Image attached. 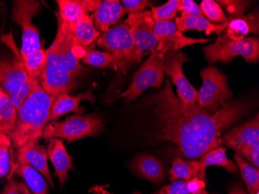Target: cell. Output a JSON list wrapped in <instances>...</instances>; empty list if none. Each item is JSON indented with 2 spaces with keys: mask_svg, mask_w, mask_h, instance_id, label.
Masks as SVG:
<instances>
[{
  "mask_svg": "<svg viewBox=\"0 0 259 194\" xmlns=\"http://www.w3.org/2000/svg\"><path fill=\"white\" fill-rule=\"evenodd\" d=\"M203 52L209 63H228L237 56H242L246 62L254 63L258 61L259 41L256 37L233 40L224 33L220 35L215 43L205 47Z\"/></svg>",
  "mask_w": 259,
  "mask_h": 194,
  "instance_id": "obj_4",
  "label": "cell"
},
{
  "mask_svg": "<svg viewBox=\"0 0 259 194\" xmlns=\"http://www.w3.org/2000/svg\"><path fill=\"white\" fill-rule=\"evenodd\" d=\"M176 27L179 31L185 32L186 30H196L199 31H205L206 34L216 33L221 35L226 30L228 24H215L211 23L204 16H188L183 15L176 17Z\"/></svg>",
  "mask_w": 259,
  "mask_h": 194,
  "instance_id": "obj_23",
  "label": "cell"
},
{
  "mask_svg": "<svg viewBox=\"0 0 259 194\" xmlns=\"http://www.w3.org/2000/svg\"><path fill=\"white\" fill-rule=\"evenodd\" d=\"M48 158L52 162L58 176L61 187H64L68 179V172L75 170L72 164V157L68 154L63 140L59 138L47 139Z\"/></svg>",
  "mask_w": 259,
  "mask_h": 194,
  "instance_id": "obj_17",
  "label": "cell"
},
{
  "mask_svg": "<svg viewBox=\"0 0 259 194\" xmlns=\"http://www.w3.org/2000/svg\"><path fill=\"white\" fill-rule=\"evenodd\" d=\"M186 62L187 57L182 52H170L164 55V71L176 86L177 99L183 106H192L198 101L197 90L183 73V65Z\"/></svg>",
  "mask_w": 259,
  "mask_h": 194,
  "instance_id": "obj_11",
  "label": "cell"
},
{
  "mask_svg": "<svg viewBox=\"0 0 259 194\" xmlns=\"http://www.w3.org/2000/svg\"><path fill=\"white\" fill-rule=\"evenodd\" d=\"M12 141L9 135L0 134V178L8 176L10 171Z\"/></svg>",
  "mask_w": 259,
  "mask_h": 194,
  "instance_id": "obj_35",
  "label": "cell"
},
{
  "mask_svg": "<svg viewBox=\"0 0 259 194\" xmlns=\"http://www.w3.org/2000/svg\"><path fill=\"white\" fill-rule=\"evenodd\" d=\"M228 194H248L241 183H235L230 187Z\"/></svg>",
  "mask_w": 259,
  "mask_h": 194,
  "instance_id": "obj_43",
  "label": "cell"
},
{
  "mask_svg": "<svg viewBox=\"0 0 259 194\" xmlns=\"http://www.w3.org/2000/svg\"><path fill=\"white\" fill-rule=\"evenodd\" d=\"M85 55L81 58L83 63L97 68H111L116 71H123L124 65L117 57L106 52H100L87 47Z\"/></svg>",
  "mask_w": 259,
  "mask_h": 194,
  "instance_id": "obj_25",
  "label": "cell"
},
{
  "mask_svg": "<svg viewBox=\"0 0 259 194\" xmlns=\"http://www.w3.org/2000/svg\"><path fill=\"white\" fill-rule=\"evenodd\" d=\"M169 179L171 182L177 180H189L193 178L199 179V166L197 160H183L176 158L173 160L170 169Z\"/></svg>",
  "mask_w": 259,
  "mask_h": 194,
  "instance_id": "obj_29",
  "label": "cell"
},
{
  "mask_svg": "<svg viewBox=\"0 0 259 194\" xmlns=\"http://www.w3.org/2000/svg\"><path fill=\"white\" fill-rule=\"evenodd\" d=\"M84 100H89L91 103L94 102V96L91 90L76 96H71L68 93H62L55 96L51 107L49 122L57 121L61 117L71 112H74L77 114H83L84 109L80 107L79 104Z\"/></svg>",
  "mask_w": 259,
  "mask_h": 194,
  "instance_id": "obj_18",
  "label": "cell"
},
{
  "mask_svg": "<svg viewBox=\"0 0 259 194\" xmlns=\"http://www.w3.org/2000/svg\"><path fill=\"white\" fill-rule=\"evenodd\" d=\"M56 3L58 6L57 17L68 26L74 25L85 15H89L81 4V0H57Z\"/></svg>",
  "mask_w": 259,
  "mask_h": 194,
  "instance_id": "obj_28",
  "label": "cell"
},
{
  "mask_svg": "<svg viewBox=\"0 0 259 194\" xmlns=\"http://www.w3.org/2000/svg\"><path fill=\"white\" fill-rule=\"evenodd\" d=\"M40 5L34 0H16L12 7V20L22 29V59L42 47L38 29L32 23L40 11Z\"/></svg>",
  "mask_w": 259,
  "mask_h": 194,
  "instance_id": "obj_8",
  "label": "cell"
},
{
  "mask_svg": "<svg viewBox=\"0 0 259 194\" xmlns=\"http://www.w3.org/2000/svg\"><path fill=\"white\" fill-rule=\"evenodd\" d=\"M149 101L158 126L155 140L171 141L188 160H196L221 145L222 133L252 110L246 100L228 102L214 113L198 103L182 106L168 80Z\"/></svg>",
  "mask_w": 259,
  "mask_h": 194,
  "instance_id": "obj_1",
  "label": "cell"
},
{
  "mask_svg": "<svg viewBox=\"0 0 259 194\" xmlns=\"http://www.w3.org/2000/svg\"><path fill=\"white\" fill-rule=\"evenodd\" d=\"M103 128V120L100 115H73L62 121L49 122L45 126L41 138L65 139L68 142L87 137L100 135Z\"/></svg>",
  "mask_w": 259,
  "mask_h": 194,
  "instance_id": "obj_3",
  "label": "cell"
},
{
  "mask_svg": "<svg viewBox=\"0 0 259 194\" xmlns=\"http://www.w3.org/2000/svg\"><path fill=\"white\" fill-rule=\"evenodd\" d=\"M180 0H169L166 4L158 7H152L151 13L155 22L172 21L178 13Z\"/></svg>",
  "mask_w": 259,
  "mask_h": 194,
  "instance_id": "obj_34",
  "label": "cell"
},
{
  "mask_svg": "<svg viewBox=\"0 0 259 194\" xmlns=\"http://www.w3.org/2000/svg\"><path fill=\"white\" fill-rule=\"evenodd\" d=\"M178 11L183 15L203 16L201 8L193 0H180Z\"/></svg>",
  "mask_w": 259,
  "mask_h": 194,
  "instance_id": "obj_40",
  "label": "cell"
},
{
  "mask_svg": "<svg viewBox=\"0 0 259 194\" xmlns=\"http://www.w3.org/2000/svg\"><path fill=\"white\" fill-rule=\"evenodd\" d=\"M14 172L10 171L7 178V183L0 194H19L17 181L14 177Z\"/></svg>",
  "mask_w": 259,
  "mask_h": 194,
  "instance_id": "obj_41",
  "label": "cell"
},
{
  "mask_svg": "<svg viewBox=\"0 0 259 194\" xmlns=\"http://www.w3.org/2000/svg\"><path fill=\"white\" fill-rule=\"evenodd\" d=\"M133 194H141V192H138V191H137V192H134Z\"/></svg>",
  "mask_w": 259,
  "mask_h": 194,
  "instance_id": "obj_46",
  "label": "cell"
},
{
  "mask_svg": "<svg viewBox=\"0 0 259 194\" xmlns=\"http://www.w3.org/2000/svg\"><path fill=\"white\" fill-rule=\"evenodd\" d=\"M81 4L85 9L87 14L90 12H95L101 4V1L98 0H81Z\"/></svg>",
  "mask_w": 259,
  "mask_h": 194,
  "instance_id": "obj_42",
  "label": "cell"
},
{
  "mask_svg": "<svg viewBox=\"0 0 259 194\" xmlns=\"http://www.w3.org/2000/svg\"><path fill=\"white\" fill-rule=\"evenodd\" d=\"M124 14V9L122 7L120 1H101V4L92 16L93 25L97 30L103 33L118 23Z\"/></svg>",
  "mask_w": 259,
  "mask_h": 194,
  "instance_id": "obj_20",
  "label": "cell"
},
{
  "mask_svg": "<svg viewBox=\"0 0 259 194\" xmlns=\"http://www.w3.org/2000/svg\"><path fill=\"white\" fill-rule=\"evenodd\" d=\"M131 167L137 176L146 179L153 184H160L164 179L165 171L162 164L148 153L138 154L132 160Z\"/></svg>",
  "mask_w": 259,
  "mask_h": 194,
  "instance_id": "obj_19",
  "label": "cell"
},
{
  "mask_svg": "<svg viewBox=\"0 0 259 194\" xmlns=\"http://www.w3.org/2000/svg\"><path fill=\"white\" fill-rule=\"evenodd\" d=\"M68 27L77 43L83 48L90 46L100 37V32L93 25L92 16L85 15L78 23Z\"/></svg>",
  "mask_w": 259,
  "mask_h": 194,
  "instance_id": "obj_26",
  "label": "cell"
},
{
  "mask_svg": "<svg viewBox=\"0 0 259 194\" xmlns=\"http://www.w3.org/2000/svg\"><path fill=\"white\" fill-rule=\"evenodd\" d=\"M120 4L124 9L125 13L130 14L145 11V9L150 6L149 2L146 0H123L120 1Z\"/></svg>",
  "mask_w": 259,
  "mask_h": 194,
  "instance_id": "obj_38",
  "label": "cell"
},
{
  "mask_svg": "<svg viewBox=\"0 0 259 194\" xmlns=\"http://www.w3.org/2000/svg\"><path fill=\"white\" fill-rule=\"evenodd\" d=\"M154 30L159 40L155 51L163 55L179 52L185 47L208 43L213 41L212 39L191 38L185 36L182 32L179 31L173 21L155 22Z\"/></svg>",
  "mask_w": 259,
  "mask_h": 194,
  "instance_id": "obj_13",
  "label": "cell"
},
{
  "mask_svg": "<svg viewBox=\"0 0 259 194\" xmlns=\"http://www.w3.org/2000/svg\"><path fill=\"white\" fill-rule=\"evenodd\" d=\"M37 81H38V80H33V79L30 78V80L26 82L20 88L17 89V90L9 95L10 99H11L12 103L14 105L17 110L23 104L24 100L27 98L29 94L31 93L33 86Z\"/></svg>",
  "mask_w": 259,
  "mask_h": 194,
  "instance_id": "obj_36",
  "label": "cell"
},
{
  "mask_svg": "<svg viewBox=\"0 0 259 194\" xmlns=\"http://www.w3.org/2000/svg\"><path fill=\"white\" fill-rule=\"evenodd\" d=\"M19 54L8 58L0 54V88L10 95L30 80Z\"/></svg>",
  "mask_w": 259,
  "mask_h": 194,
  "instance_id": "obj_14",
  "label": "cell"
},
{
  "mask_svg": "<svg viewBox=\"0 0 259 194\" xmlns=\"http://www.w3.org/2000/svg\"><path fill=\"white\" fill-rule=\"evenodd\" d=\"M3 93H4V92H3V90H1V88H0V97H1V96H2Z\"/></svg>",
  "mask_w": 259,
  "mask_h": 194,
  "instance_id": "obj_45",
  "label": "cell"
},
{
  "mask_svg": "<svg viewBox=\"0 0 259 194\" xmlns=\"http://www.w3.org/2000/svg\"><path fill=\"white\" fill-rule=\"evenodd\" d=\"M55 98L42 89L39 81L35 83L31 93L17 110L15 127L10 136L12 148L17 151L29 141L41 138L45 126L49 123Z\"/></svg>",
  "mask_w": 259,
  "mask_h": 194,
  "instance_id": "obj_2",
  "label": "cell"
},
{
  "mask_svg": "<svg viewBox=\"0 0 259 194\" xmlns=\"http://www.w3.org/2000/svg\"><path fill=\"white\" fill-rule=\"evenodd\" d=\"M17 110L9 95L3 93L0 97V134L10 136L17 121Z\"/></svg>",
  "mask_w": 259,
  "mask_h": 194,
  "instance_id": "obj_30",
  "label": "cell"
},
{
  "mask_svg": "<svg viewBox=\"0 0 259 194\" xmlns=\"http://www.w3.org/2000/svg\"><path fill=\"white\" fill-rule=\"evenodd\" d=\"M92 191L97 192V194H112L110 192H107V190H105L103 188L100 187V186H96V187L93 188Z\"/></svg>",
  "mask_w": 259,
  "mask_h": 194,
  "instance_id": "obj_44",
  "label": "cell"
},
{
  "mask_svg": "<svg viewBox=\"0 0 259 194\" xmlns=\"http://www.w3.org/2000/svg\"><path fill=\"white\" fill-rule=\"evenodd\" d=\"M10 171L21 176L32 194H49V187L45 178L27 163L10 164Z\"/></svg>",
  "mask_w": 259,
  "mask_h": 194,
  "instance_id": "obj_24",
  "label": "cell"
},
{
  "mask_svg": "<svg viewBox=\"0 0 259 194\" xmlns=\"http://www.w3.org/2000/svg\"><path fill=\"white\" fill-rule=\"evenodd\" d=\"M241 157L245 158L252 166L258 169L259 167V146L242 147L235 151Z\"/></svg>",
  "mask_w": 259,
  "mask_h": 194,
  "instance_id": "obj_39",
  "label": "cell"
},
{
  "mask_svg": "<svg viewBox=\"0 0 259 194\" xmlns=\"http://www.w3.org/2000/svg\"><path fill=\"white\" fill-rule=\"evenodd\" d=\"M227 149L224 147H218L203 154L197 160L199 166V179L206 181V169L208 166H218L225 168L229 173L237 174L238 168L235 163L228 160Z\"/></svg>",
  "mask_w": 259,
  "mask_h": 194,
  "instance_id": "obj_21",
  "label": "cell"
},
{
  "mask_svg": "<svg viewBox=\"0 0 259 194\" xmlns=\"http://www.w3.org/2000/svg\"><path fill=\"white\" fill-rule=\"evenodd\" d=\"M203 15L207 17L211 23L215 24H228V19L225 12L218 2L213 0H203L200 4ZM206 18V19H207Z\"/></svg>",
  "mask_w": 259,
  "mask_h": 194,
  "instance_id": "obj_33",
  "label": "cell"
},
{
  "mask_svg": "<svg viewBox=\"0 0 259 194\" xmlns=\"http://www.w3.org/2000/svg\"><path fill=\"white\" fill-rule=\"evenodd\" d=\"M221 139L222 144L230 147L234 151L242 147L258 146V114L241 126L227 131Z\"/></svg>",
  "mask_w": 259,
  "mask_h": 194,
  "instance_id": "obj_16",
  "label": "cell"
},
{
  "mask_svg": "<svg viewBox=\"0 0 259 194\" xmlns=\"http://www.w3.org/2000/svg\"><path fill=\"white\" fill-rule=\"evenodd\" d=\"M96 42L106 52L117 57L125 68L132 62H140L132 33L125 22L118 23L107 31L100 33Z\"/></svg>",
  "mask_w": 259,
  "mask_h": 194,
  "instance_id": "obj_9",
  "label": "cell"
},
{
  "mask_svg": "<svg viewBox=\"0 0 259 194\" xmlns=\"http://www.w3.org/2000/svg\"><path fill=\"white\" fill-rule=\"evenodd\" d=\"M234 160L245 183L247 192L248 194H259L258 169L250 165L238 153L234 154Z\"/></svg>",
  "mask_w": 259,
  "mask_h": 194,
  "instance_id": "obj_31",
  "label": "cell"
},
{
  "mask_svg": "<svg viewBox=\"0 0 259 194\" xmlns=\"http://www.w3.org/2000/svg\"><path fill=\"white\" fill-rule=\"evenodd\" d=\"M226 35L233 40H241L250 33H258L257 10L248 16L234 17L228 20Z\"/></svg>",
  "mask_w": 259,
  "mask_h": 194,
  "instance_id": "obj_22",
  "label": "cell"
},
{
  "mask_svg": "<svg viewBox=\"0 0 259 194\" xmlns=\"http://www.w3.org/2000/svg\"><path fill=\"white\" fill-rule=\"evenodd\" d=\"M218 4H221L223 7L226 8L227 11L229 14V19L234 17H241L244 15V12L249 7L250 2L248 1H218Z\"/></svg>",
  "mask_w": 259,
  "mask_h": 194,
  "instance_id": "obj_37",
  "label": "cell"
},
{
  "mask_svg": "<svg viewBox=\"0 0 259 194\" xmlns=\"http://www.w3.org/2000/svg\"><path fill=\"white\" fill-rule=\"evenodd\" d=\"M153 194H208L206 181L197 178L189 180H177L164 186Z\"/></svg>",
  "mask_w": 259,
  "mask_h": 194,
  "instance_id": "obj_27",
  "label": "cell"
},
{
  "mask_svg": "<svg viewBox=\"0 0 259 194\" xmlns=\"http://www.w3.org/2000/svg\"><path fill=\"white\" fill-rule=\"evenodd\" d=\"M125 23L129 27L140 61L144 52L156 50L159 40L154 30L155 22L151 11L145 10L138 14H130Z\"/></svg>",
  "mask_w": 259,
  "mask_h": 194,
  "instance_id": "obj_10",
  "label": "cell"
},
{
  "mask_svg": "<svg viewBox=\"0 0 259 194\" xmlns=\"http://www.w3.org/2000/svg\"><path fill=\"white\" fill-rule=\"evenodd\" d=\"M27 163L39 172L51 186L54 187V182L48 164L47 149L38 143V140L29 141L17 151L16 160H13L10 164Z\"/></svg>",
  "mask_w": 259,
  "mask_h": 194,
  "instance_id": "obj_15",
  "label": "cell"
},
{
  "mask_svg": "<svg viewBox=\"0 0 259 194\" xmlns=\"http://www.w3.org/2000/svg\"><path fill=\"white\" fill-rule=\"evenodd\" d=\"M46 67L39 77L40 87L48 94L55 97L62 93H69L76 85V76L58 65L52 54L47 52Z\"/></svg>",
  "mask_w": 259,
  "mask_h": 194,
  "instance_id": "obj_12",
  "label": "cell"
},
{
  "mask_svg": "<svg viewBox=\"0 0 259 194\" xmlns=\"http://www.w3.org/2000/svg\"><path fill=\"white\" fill-rule=\"evenodd\" d=\"M58 17L56 37L47 52L53 55L58 65L69 73L77 76L82 67L80 59L85 55V48L80 46L70 31L68 24Z\"/></svg>",
  "mask_w": 259,
  "mask_h": 194,
  "instance_id": "obj_6",
  "label": "cell"
},
{
  "mask_svg": "<svg viewBox=\"0 0 259 194\" xmlns=\"http://www.w3.org/2000/svg\"><path fill=\"white\" fill-rule=\"evenodd\" d=\"M164 55L154 51L134 74L126 91L119 95L126 102L133 101L150 87L159 88L164 77Z\"/></svg>",
  "mask_w": 259,
  "mask_h": 194,
  "instance_id": "obj_7",
  "label": "cell"
},
{
  "mask_svg": "<svg viewBox=\"0 0 259 194\" xmlns=\"http://www.w3.org/2000/svg\"><path fill=\"white\" fill-rule=\"evenodd\" d=\"M200 75L203 79V86L198 92V105L209 113H216L232 98L227 75L211 65L203 68Z\"/></svg>",
  "mask_w": 259,
  "mask_h": 194,
  "instance_id": "obj_5",
  "label": "cell"
},
{
  "mask_svg": "<svg viewBox=\"0 0 259 194\" xmlns=\"http://www.w3.org/2000/svg\"><path fill=\"white\" fill-rule=\"evenodd\" d=\"M23 63L29 76L33 80H38L46 67L48 58L43 45L38 50L29 54L23 58Z\"/></svg>",
  "mask_w": 259,
  "mask_h": 194,
  "instance_id": "obj_32",
  "label": "cell"
}]
</instances>
